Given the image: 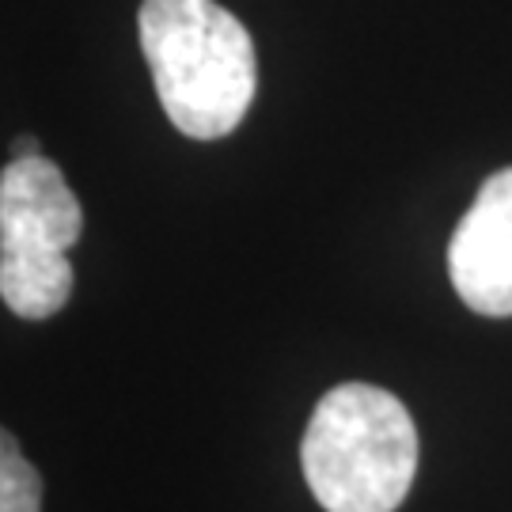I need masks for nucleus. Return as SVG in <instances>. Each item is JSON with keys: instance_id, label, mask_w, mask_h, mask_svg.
I'll return each mask as SVG.
<instances>
[{"instance_id": "f257e3e1", "label": "nucleus", "mask_w": 512, "mask_h": 512, "mask_svg": "<svg viewBox=\"0 0 512 512\" xmlns=\"http://www.w3.org/2000/svg\"><path fill=\"white\" fill-rule=\"evenodd\" d=\"M137 31L171 126L194 141L228 137L258 88L247 27L217 0H145Z\"/></svg>"}, {"instance_id": "f03ea898", "label": "nucleus", "mask_w": 512, "mask_h": 512, "mask_svg": "<svg viewBox=\"0 0 512 512\" xmlns=\"http://www.w3.org/2000/svg\"><path fill=\"white\" fill-rule=\"evenodd\" d=\"M300 467L327 512H395L418 475L414 418L384 387H330L311 410Z\"/></svg>"}, {"instance_id": "7ed1b4c3", "label": "nucleus", "mask_w": 512, "mask_h": 512, "mask_svg": "<svg viewBox=\"0 0 512 512\" xmlns=\"http://www.w3.org/2000/svg\"><path fill=\"white\" fill-rule=\"evenodd\" d=\"M84 232V209L61 167L46 156L0 171V300L19 319H50L73 296L69 251Z\"/></svg>"}, {"instance_id": "20e7f679", "label": "nucleus", "mask_w": 512, "mask_h": 512, "mask_svg": "<svg viewBox=\"0 0 512 512\" xmlns=\"http://www.w3.org/2000/svg\"><path fill=\"white\" fill-rule=\"evenodd\" d=\"M459 300L486 319L512 315V167L494 171L448 243Z\"/></svg>"}, {"instance_id": "39448f33", "label": "nucleus", "mask_w": 512, "mask_h": 512, "mask_svg": "<svg viewBox=\"0 0 512 512\" xmlns=\"http://www.w3.org/2000/svg\"><path fill=\"white\" fill-rule=\"evenodd\" d=\"M0 512H42V475L8 429H0Z\"/></svg>"}, {"instance_id": "423d86ee", "label": "nucleus", "mask_w": 512, "mask_h": 512, "mask_svg": "<svg viewBox=\"0 0 512 512\" xmlns=\"http://www.w3.org/2000/svg\"><path fill=\"white\" fill-rule=\"evenodd\" d=\"M31 156H42L35 137H16L12 141V160H31Z\"/></svg>"}]
</instances>
